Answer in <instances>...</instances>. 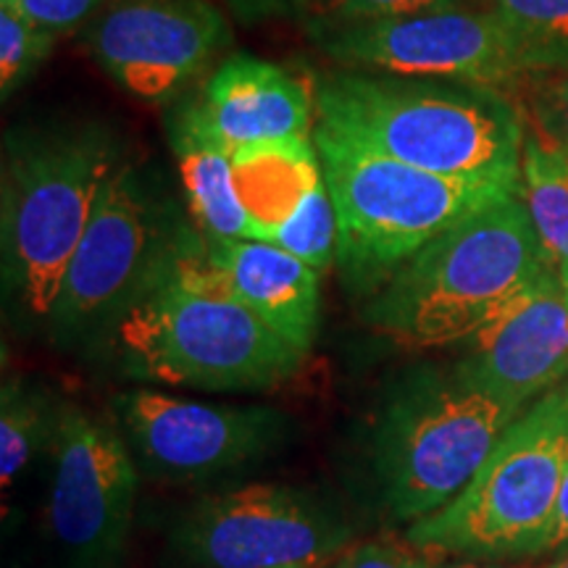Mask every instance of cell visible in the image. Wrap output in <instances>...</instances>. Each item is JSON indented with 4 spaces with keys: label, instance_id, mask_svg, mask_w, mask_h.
Here are the masks:
<instances>
[{
    "label": "cell",
    "instance_id": "obj_2",
    "mask_svg": "<svg viewBox=\"0 0 568 568\" xmlns=\"http://www.w3.org/2000/svg\"><path fill=\"white\" fill-rule=\"evenodd\" d=\"M556 268L521 193H506L410 255L372 293L366 322L408 347L466 343Z\"/></svg>",
    "mask_w": 568,
    "mask_h": 568
},
{
    "label": "cell",
    "instance_id": "obj_16",
    "mask_svg": "<svg viewBox=\"0 0 568 568\" xmlns=\"http://www.w3.org/2000/svg\"><path fill=\"white\" fill-rule=\"evenodd\" d=\"M197 122L230 153L314 134V84L255 55H232L193 101Z\"/></svg>",
    "mask_w": 568,
    "mask_h": 568
},
{
    "label": "cell",
    "instance_id": "obj_21",
    "mask_svg": "<svg viewBox=\"0 0 568 568\" xmlns=\"http://www.w3.org/2000/svg\"><path fill=\"white\" fill-rule=\"evenodd\" d=\"M55 416L48 400L9 379L0 395V481L11 487L24 466L38 456L42 445H51Z\"/></svg>",
    "mask_w": 568,
    "mask_h": 568
},
{
    "label": "cell",
    "instance_id": "obj_22",
    "mask_svg": "<svg viewBox=\"0 0 568 568\" xmlns=\"http://www.w3.org/2000/svg\"><path fill=\"white\" fill-rule=\"evenodd\" d=\"M59 34L40 27L11 0H0V92L9 98L51 53Z\"/></svg>",
    "mask_w": 568,
    "mask_h": 568
},
{
    "label": "cell",
    "instance_id": "obj_29",
    "mask_svg": "<svg viewBox=\"0 0 568 568\" xmlns=\"http://www.w3.org/2000/svg\"><path fill=\"white\" fill-rule=\"evenodd\" d=\"M435 568H550V566H500L497 560H460V564H435Z\"/></svg>",
    "mask_w": 568,
    "mask_h": 568
},
{
    "label": "cell",
    "instance_id": "obj_3",
    "mask_svg": "<svg viewBox=\"0 0 568 568\" xmlns=\"http://www.w3.org/2000/svg\"><path fill=\"white\" fill-rule=\"evenodd\" d=\"M119 343L145 379L205 393H266L293 379L305 358L226 293L203 237L124 311Z\"/></svg>",
    "mask_w": 568,
    "mask_h": 568
},
{
    "label": "cell",
    "instance_id": "obj_30",
    "mask_svg": "<svg viewBox=\"0 0 568 568\" xmlns=\"http://www.w3.org/2000/svg\"><path fill=\"white\" fill-rule=\"evenodd\" d=\"M550 568H568V552H564V556H560L556 564H550Z\"/></svg>",
    "mask_w": 568,
    "mask_h": 568
},
{
    "label": "cell",
    "instance_id": "obj_9",
    "mask_svg": "<svg viewBox=\"0 0 568 568\" xmlns=\"http://www.w3.org/2000/svg\"><path fill=\"white\" fill-rule=\"evenodd\" d=\"M351 542L353 529L335 508L287 485L203 497L172 535V548L195 568H324Z\"/></svg>",
    "mask_w": 568,
    "mask_h": 568
},
{
    "label": "cell",
    "instance_id": "obj_6",
    "mask_svg": "<svg viewBox=\"0 0 568 568\" xmlns=\"http://www.w3.org/2000/svg\"><path fill=\"white\" fill-rule=\"evenodd\" d=\"M566 477L568 385L531 403L464 493L408 529V545L471 560L539 556L548 548Z\"/></svg>",
    "mask_w": 568,
    "mask_h": 568
},
{
    "label": "cell",
    "instance_id": "obj_31",
    "mask_svg": "<svg viewBox=\"0 0 568 568\" xmlns=\"http://www.w3.org/2000/svg\"><path fill=\"white\" fill-rule=\"evenodd\" d=\"M558 274H560V282H564L566 293H568V268H558Z\"/></svg>",
    "mask_w": 568,
    "mask_h": 568
},
{
    "label": "cell",
    "instance_id": "obj_32",
    "mask_svg": "<svg viewBox=\"0 0 568 568\" xmlns=\"http://www.w3.org/2000/svg\"><path fill=\"white\" fill-rule=\"evenodd\" d=\"M566 379H568V374H566Z\"/></svg>",
    "mask_w": 568,
    "mask_h": 568
},
{
    "label": "cell",
    "instance_id": "obj_1",
    "mask_svg": "<svg viewBox=\"0 0 568 568\" xmlns=\"http://www.w3.org/2000/svg\"><path fill=\"white\" fill-rule=\"evenodd\" d=\"M316 122L424 172L521 187L527 113L503 88L329 71L314 82Z\"/></svg>",
    "mask_w": 568,
    "mask_h": 568
},
{
    "label": "cell",
    "instance_id": "obj_18",
    "mask_svg": "<svg viewBox=\"0 0 568 568\" xmlns=\"http://www.w3.org/2000/svg\"><path fill=\"white\" fill-rule=\"evenodd\" d=\"M169 134L197 232L205 240H251V226L234 187L232 153L205 132L193 103L176 109Z\"/></svg>",
    "mask_w": 568,
    "mask_h": 568
},
{
    "label": "cell",
    "instance_id": "obj_13",
    "mask_svg": "<svg viewBox=\"0 0 568 568\" xmlns=\"http://www.w3.org/2000/svg\"><path fill=\"white\" fill-rule=\"evenodd\" d=\"M113 410L148 471L169 479L211 477L251 464L282 443L287 422L274 408L216 406L159 389L116 395Z\"/></svg>",
    "mask_w": 568,
    "mask_h": 568
},
{
    "label": "cell",
    "instance_id": "obj_12",
    "mask_svg": "<svg viewBox=\"0 0 568 568\" xmlns=\"http://www.w3.org/2000/svg\"><path fill=\"white\" fill-rule=\"evenodd\" d=\"M230 21L211 0H113L88 45L119 88L169 101L230 45Z\"/></svg>",
    "mask_w": 568,
    "mask_h": 568
},
{
    "label": "cell",
    "instance_id": "obj_26",
    "mask_svg": "<svg viewBox=\"0 0 568 568\" xmlns=\"http://www.w3.org/2000/svg\"><path fill=\"white\" fill-rule=\"evenodd\" d=\"M19 11H24L40 27L55 34L69 32L82 24L90 13H95L105 0H11Z\"/></svg>",
    "mask_w": 568,
    "mask_h": 568
},
{
    "label": "cell",
    "instance_id": "obj_17",
    "mask_svg": "<svg viewBox=\"0 0 568 568\" xmlns=\"http://www.w3.org/2000/svg\"><path fill=\"white\" fill-rule=\"evenodd\" d=\"M205 251L226 293L297 351H311L322 316L318 268L264 240H205Z\"/></svg>",
    "mask_w": 568,
    "mask_h": 568
},
{
    "label": "cell",
    "instance_id": "obj_28",
    "mask_svg": "<svg viewBox=\"0 0 568 568\" xmlns=\"http://www.w3.org/2000/svg\"><path fill=\"white\" fill-rule=\"evenodd\" d=\"M568 548V477L566 485L560 489L558 497V510H556V521H552L550 537H548V548L545 552H558Z\"/></svg>",
    "mask_w": 568,
    "mask_h": 568
},
{
    "label": "cell",
    "instance_id": "obj_5",
    "mask_svg": "<svg viewBox=\"0 0 568 568\" xmlns=\"http://www.w3.org/2000/svg\"><path fill=\"white\" fill-rule=\"evenodd\" d=\"M314 142L337 216V266L345 284L368 295L468 213L518 193L424 172L318 122Z\"/></svg>",
    "mask_w": 568,
    "mask_h": 568
},
{
    "label": "cell",
    "instance_id": "obj_4",
    "mask_svg": "<svg viewBox=\"0 0 568 568\" xmlns=\"http://www.w3.org/2000/svg\"><path fill=\"white\" fill-rule=\"evenodd\" d=\"M119 166L116 138L101 124L9 138L0 182L3 276L27 314L53 318L77 245Z\"/></svg>",
    "mask_w": 568,
    "mask_h": 568
},
{
    "label": "cell",
    "instance_id": "obj_24",
    "mask_svg": "<svg viewBox=\"0 0 568 568\" xmlns=\"http://www.w3.org/2000/svg\"><path fill=\"white\" fill-rule=\"evenodd\" d=\"M537 82L529 103L531 132L568 153V71L537 77Z\"/></svg>",
    "mask_w": 568,
    "mask_h": 568
},
{
    "label": "cell",
    "instance_id": "obj_10",
    "mask_svg": "<svg viewBox=\"0 0 568 568\" xmlns=\"http://www.w3.org/2000/svg\"><path fill=\"white\" fill-rule=\"evenodd\" d=\"M324 55L351 71L481 82H521L514 48L487 6L426 11L414 17L308 30Z\"/></svg>",
    "mask_w": 568,
    "mask_h": 568
},
{
    "label": "cell",
    "instance_id": "obj_20",
    "mask_svg": "<svg viewBox=\"0 0 568 568\" xmlns=\"http://www.w3.org/2000/svg\"><path fill=\"white\" fill-rule=\"evenodd\" d=\"M527 80L568 71V0H487Z\"/></svg>",
    "mask_w": 568,
    "mask_h": 568
},
{
    "label": "cell",
    "instance_id": "obj_14",
    "mask_svg": "<svg viewBox=\"0 0 568 568\" xmlns=\"http://www.w3.org/2000/svg\"><path fill=\"white\" fill-rule=\"evenodd\" d=\"M251 240L280 245L326 272L337 264V216L314 134L232 153Z\"/></svg>",
    "mask_w": 568,
    "mask_h": 568
},
{
    "label": "cell",
    "instance_id": "obj_8",
    "mask_svg": "<svg viewBox=\"0 0 568 568\" xmlns=\"http://www.w3.org/2000/svg\"><path fill=\"white\" fill-rule=\"evenodd\" d=\"M174 222L172 203L145 169L122 163L105 182L88 230L63 276L53 322L82 329L122 314L166 272L187 243Z\"/></svg>",
    "mask_w": 568,
    "mask_h": 568
},
{
    "label": "cell",
    "instance_id": "obj_19",
    "mask_svg": "<svg viewBox=\"0 0 568 568\" xmlns=\"http://www.w3.org/2000/svg\"><path fill=\"white\" fill-rule=\"evenodd\" d=\"M518 193L552 264L568 268V153L531 130L524 142Z\"/></svg>",
    "mask_w": 568,
    "mask_h": 568
},
{
    "label": "cell",
    "instance_id": "obj_23",
    "mask_svg": "<svg viewBox=\"0 0 568 568\" xmlns=\"http://www.w3.org/2000/svg\"><path fill=\"white\" fill-rule=\"evenodd\" d=\"M466 6H474V0H297L295 17H301L308 30H324V27L364 24V21L400 19L426 11L466 9Z\"/></svg>",
    "mask_w": 568,
    "mask_h": 568
},
{
    "label": "cell",
    "instance_id": "obj_25",
    "mask_svg": "<svg viewBox=\"0 0 568 568\" xmlns=\"http://www.w3.org/2000/svg\"><path fill=\"white\" fill-rule=\"evenodd\" d=\"M324 568H435V564L424 558L414 545L408 550L395 542H364L347 548Z\"/></svg>",
    "mask_w": 568,
    "mask_h": 568
},
{
    "label": "cell",
    "instance_id": "obj_11",
    "mask_svg": "<svg viewBox=\"0 0 568 568\" xmlns=\"http://www.w3.org/2000/svg\"><path fill=\"white\" fill-rule=\"evenodd\" d=\"M48 524L77 568H113L132 527L138 468L111 424L63 406L51 437Z\"/></svg>",
    "mask_w": 568,
    "mask_h": 568
},
{
    "label": "cell",
    "instance_id": "obj_27",
    "mask_svg": "<svg viewBox=\"0 0 568 568\" xmlns=\"http://www.w3.org/2000/svg\"><path fill=\"white\" fill-rule=\"evenodd\" d=\"M226 6H230L240 19L247 21L284 17V13L297 11V0H226Z\"/></svg>",
    "mask_w": 568,
    "mask_h": 568
},
{
    "label": "cell",
    "instance_id": "obj_15",
    "mask_svg": "<svg viewBox=\"0 0 568 568\" xmlns=\"http://www.w3.org/2000/svg\"><path fill=\"white\" fill-rule=\"evenodd\" d=\"M453 372L518 410L556 389L568 374V293L558 268L468 337Z\"/></svg>",
    "mask_w": 568,
    "mask_h": 568
},
{
    "label": "cell",
    "instance_id": "obj_7",
    "mask_svg": "<svg viewBox=\"0 0 568 568\" xmlns=\"http://www.w3.org/2000/svg\"><path fill=\"white\" fill-rule=\"evenodd\" d=\"M521 414L456 372L410 376L374 432V468L389 514L416 524L445 508Z\"/></svg>",
    "mask_w": 568,
    "mask_h": 568
}]
</instances>
